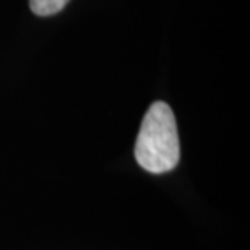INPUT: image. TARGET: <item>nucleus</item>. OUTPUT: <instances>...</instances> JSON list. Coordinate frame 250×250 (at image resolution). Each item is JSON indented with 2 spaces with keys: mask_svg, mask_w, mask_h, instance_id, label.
<instances>
[{
  "mask_svg": "<svg viewBox=\"0 0 250 250\" xmlns=\"http://www.w3.org/2000/svg\"><path fill=\"white\" fill-rule=\"evenodd\" d=\"M70 0H29V7L33 13L39 17H51V15L59 13Z\"/></svg>",
  "mask_w": 250,
  "mask_h": 250,
  "instance_id": "obj_2",
  "label": "nucleus"
},
{
  "mask_svg": "<svg viewBox=\"0 0 250 250\" xmlns=\"http://www.w3.org/2000/svg\"><path fill=\"white\" fill-rule=\"evenodd\" d=\"M135 159L140 167L151 174H164L177 167L181 145L169 104L156 101L148 107L135 143Z\"/></svg>",
  "mask_w": 250,
  "mask_h": 250,
  "instance_id": "obj_1",
  "label": "nucleus"
}]
</instances>
